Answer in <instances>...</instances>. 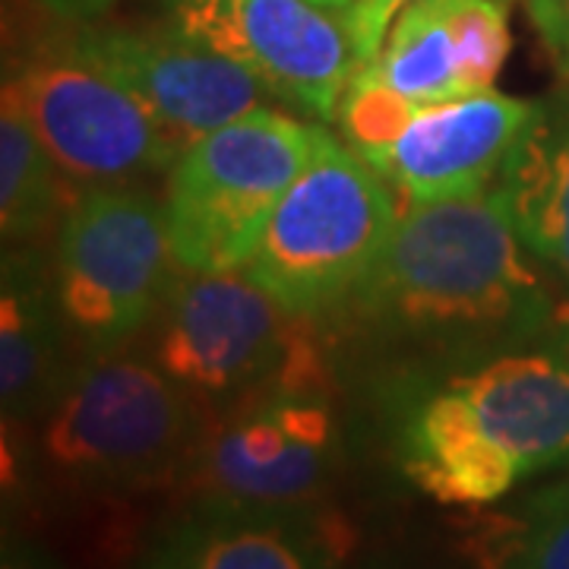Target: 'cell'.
<instances>
[{"label":"cell","instance_id":"6da1fadb","mask_svg":"<svg viewBox=\"0 0 569 569\" xmlns=\"http://www.w3.org/2000/svg\"><path fill=\"white\" fill-rule=\"evenodd\" d=\"M503 193L411 203L346 305L326 317L367 346L488 365L535 342L553 317Z\"/></svg>","mask_w":569,"mask_h":569},{"label":"cell","instance_id":"7a4b0ae2","mask_svg":"<svg viewBox=\"0 0 569 569\" xmlns=\"http://www.w3.org/2000/svg\"><path fill=\"white\" fill-rule=\"evenodd\" d=\"M212 411L152 361L96 358L41 418L39 462L77 497L178 488L212 427Z\"/></svg>","mask_w":569,"mask_h":569},{"label":"cell","instance_id":"3957f363","mask_svg":"<svg viewBox=\"0 0 569 569\" xmlns=\"http://www.w3.org/2000/svg\"><path fill=\"white\" fill-rule=\"evenodd\" d=\"M399 209L387 178L320 130L310 162L284 190L244 276L298 320H326L380 257Z\"/></svg>","mask_w":569,"mask_h":569},{"label":"cell","instance_id":"277c9868","mask_svg":"<svg viewBox=\"0 0 569 569\" xmlns=\"http://www.w3.org/2000/svg\"><path fill=\"white\" fill-rule=\"evenodd\" d=\"M317 123L253 108L190 142L164 183V224L181 272H234L253 257L284 190L310 162Z\"/></svg>","mask_w":569,"mask_h":569},{"label":"cell","instance_id":"5b68a950","mask_svg":"<svg viewBox=\"0 0 569 569\" xmlns=\"http://www.w3.org/2000/svg\"><path fill=\"white\" fill-rule=\"evenodd\" d=\"M152 323L149 361L206 408L276 387H323L317 339L247 276L187 272Z\"/></svg>","mask_w":569,"mask_h":569},{"label":"cell","instance_id":"8992f818","mask_svg":"<svg viewBox=\"0 0 569 569\" xmlns=\"http://www.w3.org/2000/svg\"><path fill=\"white\" fill-rule=\"evenodd\" d=\"M54 298L82 361L108 358L152 323L171 291L164 206L130 183L82 187L58 224Z\"/></svg>","mask_w":569,"mask_h":569},{"label":"cell","instance_id":"52a82bcc","mask_svg":"<svg viewBox=\"0 0 569 569\" xmlns=\"http://www.w3.org/2000/svg\"><path fill=\"white\" fill-rule=\"evenodd\" d=\"M3 102L32 123L63 174L80 187L130 183L171 168L190 146L123 86L67 51L61 39L7 70Z\"/></svg>","mask_w":569,"mask_h":569},{"label":"cell","instance_id":"ba28073f","mask_svg":"<svg viewBox=\"0 0 569 569\" xmlns=\"http://www.w3.org/2000/svg\"><path fill=\"white\" fill-rule=\"evenodd\" d=\"M339 456L320 387H276L212 418L178 488L183 497L241 503H317Z\"/></svg>","mask_w":569,"mask_h":569},{"label":"cell","instance_id":"9c48e42d","mask_svg":"<svg viewBox=\"0 0 569 569\" xmlns=\"http://www.w3.org/2000/svg\"><path fill=\"white\" fill-rule=\"evenodd\" d=\"M168 26L244 63L266 96L313 121H336L355 67L346 26L310 0H164Z\"/></svg>","mask_w":569,"mask_h":569},{"label":"cell","instance_id":"30bf717a","mask_svg":"<svg viewBox=\"0 0 569 569\" xmlns=\"http://www.w3.org/2000/svg\"><path fill=\"white\" fill-rule=\"evenodd\" d=\"M61 41L190 142L260 108L266 92L244 63L228 61L171 26L152 32L80 26Z\"/></svg>","mask_w":569,"mask_h":569},{"label":"cell","instance_id":"8fae6325","mask_svg":"<svg viewBox=\"0 0 569 569\" xmlns=\"http://www.w3.org/2000/svg\"><path fill=\"white\" fill-rule=\"evenodd\" d=\"M187 503L149 541V567L310 569L339 563L351 548L342 516L317 503H241L183 497Z\"/></svg>","mask_w":569,"mask_h":569},{"label":"cell","instance_id":"7c38bea8","mask_svg":"<svg viewBox=\"0 0 569 569\" xmlns=\"http://www.w3.org/2000/svg\"><path fill=\"white\" fill-rule=\"evenodd\" d=\"M538 104L493 89L421 104L377 168L408 203L481 193L526 133Z\"/></svg>","mask_w":569,"mask_h":569},{"label":"cell","instance_id":"4fadbf2b","mask_svg":"<svg viewBox=\"0 0 569 569\" xmlns=\"http://www.w3.org/2000/svg\"><path fill=\"white\" fill-rule=\"evenodd\" d=\"M507 58V0H411L377 61L408 102L440 104L493 89Z\"/></svg>","mask_w":569,"mask_h":569},{"label":"cell","instance_id":"5bb4252c","mask_svg":"<svg viewBox=\"0 0 569 569\" xmlns=\"http://www.w3.org/2000/svg\"><path fill=\"white\" fill-rule=\"evenodd\" d=\"M82 367L54 298L51 260L32 244L7 247L0 282L3 421H41Z\"/></svg>","mask_w":569,"mask_h":569},{"label":"cell","instance_id":"9a60e30c","mask_svg":"<svg viewBox=\"0 0 569 569\" xmlns=\"http://www.w3.org/2000/svg\"><path fill=\"white\" fill-rule=\"evenodd\" d=\"M459 389L522 475L569 466V348H516L456 373Z\"/></svg>","mask_w":569,"mask_h":569},{"label":"cell","instance_id":"2e32d148","mask_svg":"<svg viewBox=\"0 0 569 569\" xmlns=\"http://www.w3.org/2000/svg\"><path fill=\"white\" fill-rule=\"evenodd\" d=\"M402 466L443 507H488L522 478L516 456L452 387L411 408L402 430Z\"/></svg>","mask_w":569,"mask_h":569},{"label":"cell","instance_id":"e0dca14e","mask_svg":"<svg viewBox=\"0 0 569 569\" xmlns=\"http://www.w3.org/2000/svg\"><path fill=\"white\" fill-rule=\"evenodd\" d=\"M497 190L531 257L553 266L569 288V104H538Z\"/></svg>","mask_w":569,"mask_h":569},{"label":"cell","instance_id":"ac0fdd59","mask_svg":"<svg viewBox=\"0 0 569 569\" xmlns=\"http://www.w3.org/2000/svg\"><path fill=\"white\" fill-rule=\"evenodd\" d=\"M63 171L10 102L0 111V228L3 244H36L63 219Z\"/></svg>","mask_w":569,"mask_h":569},{"label":"cell","instance_id":"d6986e66","mask_svg":"<svg viewBox=\"0 0 569 569\" xmlns=\"http://www.w3.org/2000/svg\"><path fill=\"white\" fill-rule=\"evenodd\" d=\"M418 108L421 104L408 102L387 80L377 58L355 61L336 108V123L348 149L358 152L370 168H380Z\"/></svg>","mask_w":569,"mask_h":569},{"label":"cell","instance_id":"ffe728a7","mask_svg":"<svg viewBox=\"0 0 569 569\" xmlns=\"http://www.w3.org/2000/svg\"><path fill=\"white\" fill-rule=\"evenodd\" d=\"M485 553L497 567L569 569V481L538 490L519 519L485 535Z\"/></svg>","mask_w":569,"mask_h":569},{"label":"cell","instance_id":"44dd1931","mask_svg":"<svg viewBox=\"0 0 569 569\" xmlns=\"http://www.w3.org/2000/svg\"><path fill=\"white\" fill-rule=\"evenodd\" d=\"M411 0H355L342 17L348 41H351V54L355 61H373L380 58L383 44H387L389 26L399 17V10ZM509 3V0H507Z\"/></svg>","mask_w":569,"mask_h":569},{"label":"cell","instance_id":"7402d4cb","mask_svg":"<svg viewBox=\"0 0 569 569\" xmlns=\"http://www.w3.org/2000/svg\"><path fill=\"white\" fill-rule=\"evenodd\" d=\"M526 10L545 41L550 63L569 82V0H526Z\"/></svg>","mask_w":569,"mask_h":569},{"label":"cell","instance_id":"603a6c76","mask_svg":"<svg viewBox=\"0 0 569 569\" xmlns=\"http://www.w3.org/2000/svg\"><path fill=\"white\" fill-rule=\"evenodd\" d=\"M44 13L63 22H89L104 13L114 0H36Z\"/></svg>","mask_w":569,"mask_h":569},{"label":"cell","instance_id":"cb8c5ba5","mask_svg":"<svg viewBox=\"0 0 569 569\" xmlns=\"http://www.w3.org/2000/svg\"><path fill=\"white\" fill-rule=\"evenodd\" d=\"M310 3H317V7H323V10H332V13H346L355 0H310Z\"/></svg>","mask_w":569,"mask_h":569}]
</instances>
